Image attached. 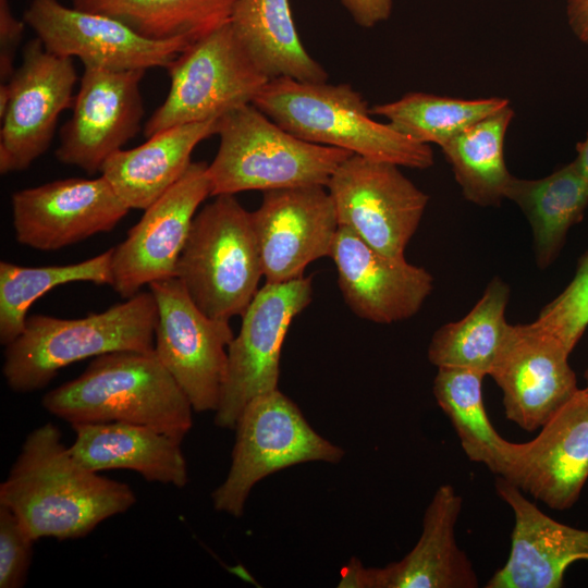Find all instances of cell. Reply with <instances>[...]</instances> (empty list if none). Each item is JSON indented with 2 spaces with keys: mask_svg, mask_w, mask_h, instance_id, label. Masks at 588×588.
I'll return each instance as SVG.
<instances>
[{
  "mask_svg": "<svg viewBox=\"0 0 588 588\" xmlns=\"http://www.w3.org/2000/svg\"><path fill=\"white\" fill-rule=\"evenodd\" d=\"M135 503L128 485L81 465L52 422L26 437L0 485V504L17 516L35 540L85 537Z\"/></svg>",
  "mask_w": 588,
  "mask_h": 588,
  "instance_id": "cell-1",
  "label": "cell"
},
{
  "mask_svg": "<svg viewBox=\"0 0 588 588\" xmlns=\"http://www.w3.org/2000/svg\"><path fill=\"white\" fill-rule=\"evenodd\" d=\"M41 404L71 426L123 421L181 441L193 426L191 402L155 351L97 356L77 378L47 392Z\"/></svg>",
  "mask_w": 588,
  "mask_h": 588,
  "instance_id": "cell-2",
  "label": "cell"
},
{
  "mask_svg": "<svg viewBox=\"0 0 588 588\" xmlns=\"http://www.w3.org/2000/svg\"><path fill=\"white\" fill-rule=\"evenodd\" d=\"M253 105L285 131L310 143L412 169L424 170L434 162L430 145L373 120L367 101L350 84L272 78Z\"/></svg>",
  "mask_w": 588,
  "mask_h": 588,
  "instance_id": "cell-3",
  "label": "cell"
},
{
  "mask_svg": "<svg viewBox=\"0 0 588 588\" xmlns=\"http://www.w3.org/2000/svg\"><path fill=\"white\" fill-rule=\"evenodd\" d=\"M157 321L150 291L83 318L29 315L23 332L4 346L3 377L12 391L28 393L76 362L119 351H154Z\"/></svg>",
  "mask_w": 588,
  "mask_h": 588,
  "instance_id": "cell-4",
  "label": "cell"
},
{
  "mask_svg": "<svg viewBox=\"0 0 588 588\" xmlns=\"http://www.w3.org/2000/svg\"><path fill=\"white\" fill-rule=\"evenodd\" d=\"M219 149L208 164L211 196L322 185L352 152L310 143L282 128L253 103L217 120Z\"/></svg>",
  "mask_w": 588,
  "mask_h": 588,
  "instance_id": "cell-5",
  "label": "cell"
},
{
  "mask_svg": "<svg viewBox=\"0 0 588 588\" xmlns=\"http://www.w3.org/2000/svg\"><path fill=\"white\" fill-rule=\"evenodd\" d=\"M175 277L208 317L243 316L264 277L250 212L234 195H218L195 216Z\"/></svg>",
  "mask_w": 588,
  "mask_h": 588,
  "instance_id": "cell-6",
  "label": "cell"
},
{
  "mask_svg": "<svg viewBox=\"0 0 588 588\" xmlns=\"http://www.w3.org/2000/svg\"><path fill=\"white\" fill-rule=\"evenodd\" d=\"M234 430L230 469L211 493L213 509L234 517L243 515L253 487L265 477L307 462L336 464L345 453L316 432L279 389L254 397Z\"/></svg>",
  "mask_w": 588,
  "mask_h": 588,
  "instance_id": "cell-7",
  "label": "cell"
},
{
  "mask_svg": "<svg viewBox=\"0 0 588 588\" xmlns=\"http://www.w3.org/2000/svg\"><path fill=\"white\" fill-rule=\"evenodd\" d=\"M167 70L170 89L144 125L147 138L176 125L218 119L231 109L253 103L270 81L229 22L191 42Z\"/></svg>",
  "mask_w": 588,
  "mask_h": 588,
  "instance_id": "cell-8",
  "label": "cell"
},
{
  "mask_svg": "<svg viewBox=\"0 0 588 588\" xmlns=\"http://www.w3.org/2000/svg\"><path fill=\"white\" fill-rule=\"evenodd\" d=\"M311 299L313 280L306 277L266 282L258 290L228 348L226 377L213 418L217 427L234 429L254 397L278 389L285 335Z\"/></svg>",
  "mask_w": 588,
  "mask_h": 588,
  "instance_id": "cell-9",
  "label": "cell"
},
{
  "mask_svg": "<svg viewBox=\"0 0 588 588\" xmlns=\"http://www.w3.org/2000/svg\"><path fill=\"white\" fill-rule=\"evenodd\" d=\"M148 286L158 308L156 355L195 412H216L234 338L229 321L205 315L176 277Z\"/></svg>",
  "mask_w": 588,
  "mask_h": 588,
  "instance_id": "cell-10",
  "label": "cell"
},
{
  "mask_svg": "<svg viewBox=\"0 0 588 588\" xmlns=\"http://www.w3.org/2000/svg\"><path fill=\"white\" fill-rule=\"evenodd\" d=\"M326 187L341 226L388 256L405 257L429 196L399 166L353 154Z\"/></svg>",
  "mask_w": 588,
  "mask_h": 588,
  "instance_id": "cell-11",
  "label": "cell"
},
{
  "mask_svg": "<svg viewBox=\"0 0 588 588\" xmlns=\"http://www.w3.org/2000/svg\"><path fill=\"white\" fill-rule=\"evenodd\" d=\"M77 74L72 58L48 52L36 37L7 82L9 102L0 117V172L26 170L49 148L59 115L73 106Z\"/></svg>",
  "mask_w": 588,
  "mask_h": 588,
  "instance_id": "cell-12",
  "label": "cell"
},
{
  "mask_svg": "<svg viewBox=\"0 0 588 588\" xmlns=\"http://www.w3.org/2000/svg\"><path fill=\"white\" fill-rule=\"evenodd\" d=\"M24 21L48 52L112 71L167 69L191 44L183 38L150 39L115 19L59 0H32Z\"/></svg>",
  "mask_w": 588,
  "mask_h": 588,
  "instance_id": "cell-13",
  "label": "cell"
},
{
  "mask_svg": "<svg viewBox=\"0 0 588 588\" xmlns=\"http://www.w3.org/2000/svg\"><path fill=\"white\" fill-rule=\"evenodd\" d=\"M211 196L208 164L191 162L113 248L112 287L122 298L143 285L173 278L198 207Z\"/></svg>",
  "mask_w": 588,
  "mask_h": 588,
  "instance_id": "cell-14",
  "label": "cell"
},
{
  "mask_svg": "<svg viewBox=\"0 0 588 588\" xmlns=\"http://www.w3.org/2000/svg\"><path fill=\"white\" fill-rule=\"evenodd\" d=\"M145 72L84 65L72 115L60 130V162L95 174L136 136L145 113L139 89Z\"/></svg>",
  "mask_w": 588,
  "mask_h": 588,
  "instance_id": "cell-15",
  "label": "cell"
},
{
  "mask_svg": "<svg viewBox=\"0 0 588 588\" xmlns=\"http://www.w3.org/2000/svg\"><path fill=\"white\" fill-rule=\"evenodd\" d=\"M11 209L16 241L42 252L110 232L130 210L102 175L20 189L12 194Z\"/></svg>",
  "mask_w": 588,
  "mask_h": 588,
  "instance_id": "cell-16",
  "label": "cell"
},
{
  "mask_svg": "<svg viewBox=\"0 0 588 588\" xmlns=\"http://www.w3.org/2000/svg\"><path fill=\"white\" fill-rule=\"evenodd\" d=\"M326 188L267 191L259 208L250 212L267 283L302 278L310 262L330 257L340 224Z\"/></svg>",
  "mask_w": 588,
  "mask_h": 588,
  "instance_id": "cell-17",
  "label": "cell"
},
{
  "mask_svg": "<svg viewBox=\"0 0 588 588\" xmlns=\"http://www.w3.org/2000/svg\"><path fill=\"white\" fill-rule=\"evenodd\" d=\"M569 354L535 321L511 324L489 375L503 393L509 420L535 431L574 396L579 388Z\"/></svg>",
  "mask_w": 588,
  "mask_h": 588,
  "instance_id": "cell-18",
  "label": "cell"
},
{
  "mask_svg": "<svg viewBox=\"0 0 588 588\" xmlns=\"http://www.w3.org/2000/svg\"><path fill=\"white\" fill-rule=\"evenodd\" d=\"M462 497L450 485L440 486L428 504L421 535L400 561L366 567L352 558L341 571L345 588H476L473 564L455 539Z\"/></svg>",
  "mask_w": 588,
  "mask_h": 588,
  "instance_id": "cell-19",
  "label": "cell"
},
{
  "mask_svg": "<svg viewBox=\"0 0 588 588\" xmlns=\"http://www.w3.org/2000/svg\"><path fill=\"white\" fill-rule=\"evenodd\" d=\"M330 258L344 302L359 318L389 324L416 315L433 289L424 267L391 257L339 226Z\"/></svg>",
  "mask_w": 588,
  "mask_h": 588,
  "instance_id": "cell-20",
  "label": "cell"
},
{
  "mask_svg": "<svg viewBox=\"0 0 588 588\" xmlns=\"http://www.w3.org/2000/svg\"><path fill=\"white\" fill-rule=\"evenodd\" d=\"M549 507L566 510L588 479V392L579 389L529 442L516 443L504 477Z\"/></svg>",
  "mask_w": 588,
  "mask_h": 588,
  "instance_id": "cell-21",
  "label": "cell"
},
{
  "mask_svg": "<svg viewBox=\"0 0 588 588\" xmlns=\"http://www.w3.org/2000/svg\"><path fill=\"white\" fill-rule=\"evenodd\" d=\"M499 497L514 513L511 550L487 588H560L568 566L588 561V530L554 520L500 477Z\"/></svg>",
  "mask_w": 588,
  "mask_h": 588,
  "instance_id": "cell-22",
  "label": "cell"
},
{
  "mask_svg": "<svg viewBox=\"0 0 588 588\" xmlns=\"http://www.w3.org/2000/svg\"><path fill=\"white\" fill-rule=\"evenodd\" d=\"M69 446L84 467L99 473L130 469L151 482L183 488L188 482L181 440L145 425L109 421L72 425Z\"/></svg>",
  "mask_w": 588,
  "mask_h": 588,
  "instance_id": "cell-23",
  "label": "cell"
},
{
  "mask_svg": "<svg viewBox=\"0 0 588 588\" xmlns=\"http://www.w3.org/2000/svg\"><path fill=\"white\" fill-rule=\"evenodd\" d=\"M217 120L176 125L135 148L120 149L100 174L130 209L145 210L183 175L194 148L217 133Z\"/></svg>",
  "mask_w": 588,
  "mask_h": 588,
  "instance_id": "cell-24",
  "label": "cell"
},
{
  "mask_svg": "<svg viewBox=\"0 0 588 588\" xmlns=\"http://www.w3.org/2000/svg\"><path fill=\"white\" fill-rule=\"evenodd\" d=\"M236 38L269 78L327 82L328 73L305 50L289 0H237L229 21Z\"/></svg>",
  "mask_w": 588,
  "mask_h": 588,
  "instance_id": "cell-25",
  "label": "cell"
},
{
  "mask_svg": "<svg viewBox=\"0 0 588 588\" xmlns=\"http://www.w3.org/2000/svg\"><path fill=\"white\" fill-rule=\"evenodd\" d=\"M505 198L514 201L528 219L537 265L546 269L558 258L569 229L583 220L588 207V184L573 160L541 179L512 176Z\"/></svg>",
  "mask_w": 588,
  "mask_h": 588,
  "instance_id": "cell-26",
  "label": "cell"
},
{
  "mask_svg": "<svg viewBox=\"0 0 588 588\" xmlns=\"http://www.w3.org/2000/svg\"><path fill=\"white\" fill-rule=\"evenodd\" d=\"M509 298V285L493 278L465 317L433 333L429 362L437 368H465L490 375L511 328L505 318Z\"/></svg>",
  "mask_w": 588,
  "mask_h": 588,
  "instance_id": "cell-27",
  "label": "cell"
},
{
  "mask_svg": "<svg viewBox=\"0 0 588 588\" xmlns=\"http://www.w3.org/2000/svg\"><path fill=\"white\" fill-rule=\"evenodd\" d=\"M483 377L470 369L441 367L432 391L468 458L504 477L515 456L516 443L501 437L488 417L482 399Z\"/></svg>",
  "mask_w": 588,
  "mask_h": 588,
  "instance_id": "cell-28",
  "label": "cell"
},
{
  "mask_svg": "<svg viewBox=\"0 0 588 588\" xmlns=\"http://www.w3.org/2000/svg\"><path fill=\"white\" fill-rule=\"evenodd\" d=\"M73 8L110 16L150 39L193 42L230 21L237 0H70Z\"/></svg>",
  "mask_w": 588,
  "mask_h": 588,
  "instance_id": "cell-29",
  "label": "cell"
},
{
  "mask_svg": "<svg viewBox=\"0 0 588 588\" xmlns=\"http://www.w3.org/2000/svg\"><path fill=\"white\" fill-rule=\"evenodd\" d=\"M514 117L507 105L473 124L441 147L463 196L470 203L498 206L512 179L504 159V140Z\"/></svg>",
  "mask_w": 588,
  "mask_h": 588,
  "instance_id": "cell-30",
  "label": "cell"
},
{
  "mask_svg": "<svg viewBox=\"0 0 588 588\" xmlns=\"http://www.w3.org/2000/svg\"><path fill=\"white\" fill-rule=\"evenodd\" d=\"M113 248L84 261L24 267L0 262V343H12L24 330L30 306L53 287L71 282L112 285Z\"/></svg>",
  "mask_w": 588,
  "mask_h": 588,
  "instance_id": "cell-31",
  "label": "cell"
},
{
  "mask_svg": "<svg viewBox=\"0 0 588 588\" xmlns=\"http://www.w3.org/2000/svg\"><path fill=\"white\" fill-rule=\"evenodd\" d=\"M510 105L509 99L490 97L461 99L426 93H408L377 105L370 113L383 117L401 134L440 148L466 128Z\"/></svg>",
  "mask_w": 588,
  "mask_h": 588,
  "instance_id": "cell-32",
  "label": "cell"
},
{
  "mask_svg": "<svg viewBox=\"0 0 588 588\" xmlns=\"http://www.w3.org/2000/svg\"><path fill=\"white\" fill-rule=\"evenodd\" d=\"M569 353L588 328V249L579 257L567 286L539 313L535 320Z\"/></svg>",
  "mask_w": 588,
  "mask_h": 588,
  "instance_id": "cell-33",
  "label": "cell"
},
{
  "mask_svg": "<svg viewBox=\"0 0 588 588\" xmlns=\"http://www.w3.org/2000/svg\"><path fill=\"white\" fill-rule=\"evenodd\" d=\"M35 541L17 516L0 504V588L25 585Z\"/></svg>",
  "mask_w": 588,
  "mask_h": 588,
  "instance_id": "cell-34",
  "label": "cell"
},
{
  "mask_svg": "<svg viewBox=\"0 0 588 588\" xmlns=\"http://www.w3.org/2000/svg\"><path fill=\"white\" fill-rule=\"evenodd\" d=\"M25 21L19 20L11 10L9 0H0V79L7 83L15 68L16 50L24 34Z\"/></svg>",
  "mask_w": 588,
  "mask_h": 588,
  "instance_id": "cell-35",
  "label": "cell"
},
{
  "mask_svg": "<svg viewBox=\"0 0 588 588\" xmlns=\"http://www.w3.org/2000/svg\"><path fill=\"white\" fill-rule=\"evenodd\" d=\"M354 22L371 28L387 21L392 13L393 0H340Z\"/></svg>",
  "mask_w": 588,
  "mask_h": 588,
  "instance_id": "cell-36",
  "label": "cell"
},
{
  "mask_svg": "<svg viewBox=\"0 0 588 588\" xmlns=\"http://www.w3.org/2000/svg\"><path fill=\"white\" fill-rule=\"evenodd\" d=\"M566 17L574 35L588 44V0H566Z\"/></svg>",
  "mask_w": 588,
  "mask_h": 588,
  "instance_id": "cell-37",
  "label": "cell"
},
{
  "mask_svg": "<svg viewBox=\"0 0 588 588\" xmlns=\"http://www.w3.org/2000/svg\"><path fill=\"white\" fill-rule=\"evenodd\" d=\"M576 151L577 156L574 159V162L588 184V133L583 142L577 143Z\"/></svg>",
  "mask_w": 588,
  "mask_h": 588,
  "instance_id": "cell-38",
  "label": "cell"
},
{
  "mask_svg": "<svg viewBox=\"0 0 588 588\" xmlns=\"http://www.w3.org/2000/svg\"><path fill=\"white\" fill-rule=\"evenodd\" d=\"M584 376H585V380H586V388H585V390L588 392V368L586 369Z\"/></svg>",
  "mask_w": 588,
  "mask_h": 588,
  "instance_id": "cell-39",
  "label": "cell"
}]
</instances>
